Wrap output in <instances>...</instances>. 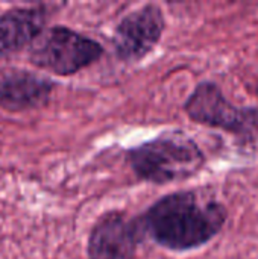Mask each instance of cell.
I'll return each instance as SVG.
<instances>
[{
	"label": "cell",
	"instance_id": "8992f818",
	"mask_svg": "<svg viewBox=\"0 0 258 259\" xmlns=\"http://www.w3.org/2000/svg\"><path fill=\"white\" fill-rule=\"evenodd\" d=\"M138 228L122 211H108L94 223L87 253L88 259H135Z\"/></svg>",
	"mask_w": 258,
	"mask_h": 259
},
{
	"label": "cell",
	"instance_id": "3957f363",
	"mask_svg": "<svg viewBox=\"0 0 258 259\" xmlns=\"http://www.w3.org/2000/svg\"><path fill=\"white\" fill-rule=\"evenodd\" d=\"M102 55L103 47L97 41L64 26L44 29L29 50V59L35 67L58 76L75 74Z\"/></svg>",
	"mask_w": 258,
	"mask_h": 259
},
{
	"label": "cell",
	"instance_id": "277c9868",
	"mask_svg": "<svg viewBox=\"0 0 258 259\" xmlns=\"http://www.w3.org/2000/svg\"><path fill=\"white\" fill-rule=\"evenodd\" d=\"M184 112L195 123L222 129L242 141L258 140V109L236 106L214 82H201L184 103Z\"/></svg>",
	"mask_w": 258,
	"mask_h": 259
},
{
	"label": "cell",
	"instance_id": "5b68a950",
	"mask_svg": "<svg viewBox=\"0 0 258 259\" xmlns=\"http://www.w3.org/2000/svg\"><path fill=\"white\" fill-rule=\"evenodd\" d=\"M166 29L164 14L157 5H143L125 15L117 24L113 46L123 62H138L160 42Z\"/></svg>",
	"mask_w": 258,
	"mask_h": 259
},
{
	"label": "cell",
	"instance_id": "6da1fadb",
	"mask_svg": "<svg viewBox=\"0 0 258 259\" xmlns=\"http://www.w3.org/2000/svg\"><path fill=\"white\" fill-rule=\"evenodd\" d=\"M228 219L227 208L195 191H179L158 199L143 215L144 232L161 247L190 252L220 234Z\"/></svg>",
	"mask_w": 258,
	"mask_h": 259
},
{
	"label": "cell",
	"instance_id": "52a82bcc",
	"mask_svg": "<svg viewBox=\"0 0 258 259\" xmlns=\"http://www.w3.org/2000/svg\"><path fill=\"white\" fill-rule=\"evenodd\" d=\"M55 83L26 70H11L0 74V108L5 111H26L43 106Z\"/></svg>",
	"mask_w": 258,
	"mask_h": 259
},
{
	"label": "cell",
	"instance_id": "ba28073f",
	"mask_svg": "<svg viewBox=\"0 0 258 259\" xmlns=\"http://www.w3.org/2000/svg\"><path fill=\"white\" fill-rule=\"evenodd\" d=\"M44 6L14 8L0 15V56L32 44L46 29Z\"/></svg>",
	"mask_w": 258,
	"mask_h": 259
},
{
	"label": "cell",
	"instance_id": "7a4b0ae2",
	"mask_svg": "<svg viewBox=\"0 0 258 259\" xmlns=\"http://www.w3.org/2000/svg\"><path fill=\"white\" fill-rule=\"evenodd\" d=\"M126 161L140 179L164 185L199 173L205 165V155L189 135L173 131L129 149Z\"/></svg>",
	"mask_w": 258,
	"mask_h": 259
}]
</instances>
